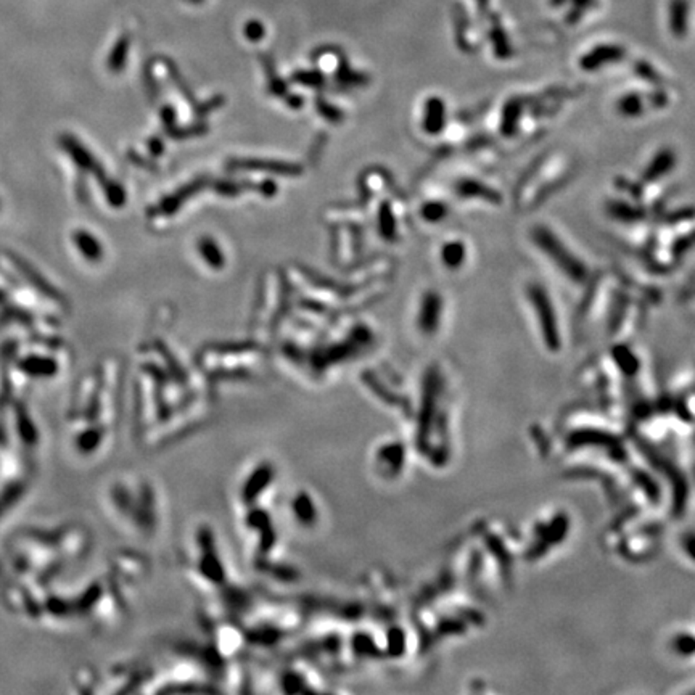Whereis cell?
Segmentation results:
<instances>
[{"instance_id":"1","label":"cell","mask_w":695,"mask_h":695,"mask_svg":"<svg viewBox=\"0 0 695 695\" xmlns=\"http://www.w3.org/2000/svg\"><path fill=\"white\" fill-rule=\"evenodd\" d=\"M533 240L538 245V248L544 251L550 261H554L562 272L568 275L571 280L581 282L586 277V274H588L586 266L580 259H576V256L568 248H565V245L544 225H538L533 230Z\"/></svg>"},{"instance_id":"4","label":"cell","mask_w":695,"mask_h":695,"mask_svg":"<svg viewBox=\"0 0 695 695\" xmlns=\"http://www.w3.org/2000/svg\"><path fill=\"white\" fill-rule=\"evenodd\" d=\"M440 315H441V298L440 295L435 292H428L425 295L422 302V311H420V327L423 332H433L436 328V325L440 324Z\"/></svg>"},{"instance_id":"3","label":"cell","mask_w":695,"mask_h":695,"mask_svg":"<svg viewBox=\"0 0 695 695\" xmlns=\"http://www.w3.org/2000/svg\"><path fill=\"white\" fill-rule=\"evenodd\" d=\"M624 50L617 46H600L591 50L588 55L581 58V68L586 71H597L600 68L607 66L609 63L621 60Z\"/></svg>"},{"instance_id":"9","label":"cell","mask_w":695,"mask_h":695,"mask_svg":"<svg viewBox=\"0 0 695 695\" xmlns=\"http://www.w3.org/2000/svg\"><path fill=\"white\" fill-rule=\"evenodd\" d=\"M465 254H467V250H465V245H463L462 241H450V243H446V246L441 251L443 261H445V264L451 269L461 268V266L463 264V261H465Z\"/></svg>"},{"instance_id":"11","label":"cell","mask_w":695,"mask_h":695,"mask_svg":"<svg viewBox=\"0 0 695 695\" xmlns=\"http://www.w3.org/2000/svg\"><path fill=\"white\" fill-rule=\"evenodd\" d=\"M200 251L211 266H214V268L223 266V263H224L223 253H221V250L218 248V246H216V243L211 239H201Z\"/></svg>"},{"instance_id":"10","label":"cell","mask_w":695,"mask_h":695,"mask_svg":"<svg viewBox=\"0 0 695 695\" xmlns=\"http://www.w3.org/2000/svg\"><path fill=\"white\" fill-rule=\"evenodd\" d=\"M644 110V102L638 93H626L624 97L620 98L618 111L624 118H636L639 116Z\"/></svg>"},{"instance_id":"2","label":"cell","mask_w":695,"mask_h":695,"mask_svg":"<svg viewBox=\"0 0 695 695\" xmlns=\"http://www.w3.org/2000/svg\"><path fill=\"white\" fill-rule=\"evenodd\" d=\"M526 293H528L530 302L533 304L536 315H538L539 325L542 327V333H544L547 344L557 346V344H559V330H557L555 311L550 303L549 293L546 292L544 287H541L538 284L528 285Z\"/></svg>"},{"instance_id":"7","label":"cell","mask_w":695,"mask_h":695,"mask_svg":"<svg viewBox=\"0 0 695 695\" xmlns=\"http://www.w3.org/2000/svg\"><path fill=\"white\" fill-rule=\"evenodd\" d=\"M689 8L686 0H673L671 13H669V26L676 37H681L687 31Z\"/></svg>"},{"instance_id":"12","label":"cell","mask_w":695,"mask_h":695,"mask_svg":"<svg viewBox=\"0 0 695 695\" xmlns=\"http://www.w3.org/2000/svg\"><path fill=\"white\" fill-rule=\"evenodd\" d=\"M446 206L443 203H428L425 208H423V218L427 221H441L446 214Z\"/></svg>"},{"instance_id":"6","label":"cell","mask_w":695,"mask_h":695,"mask_svg":"<svg viewBox=\"0 0 695 695\" xmlns=\"http://www.w3.org/2000/svg\"><path fill=\"white\" fill-rule=\"evenodd\" d=\"M445 102L438 97L428 98L425 118H423V127L430 134H438L445 126Z\"/></svg>"},{"instance_id":"5","label":"cell","mask_w":695,"mask_h":695,"mask_svg":"<svg viewBox=\"0 0 695 695\" xmlns=\"http://www.w3.org/2000/svg\"><path fill=\"white\" fill-rule=\"evenodd\" d=\"M674 165H676V155H674V151L671 149L660 150L658 154L652 158V161L647 165V169L644 171V177L647 180L660 179V177L671 172Z\"/></svg>"},{"instance_id":"13","label":"cell","mask_w":695,"mask_h":695,"mask_svg":"<svg viewBox=\"0 0 695 695\" xmlns=\"http://www.w3.org/2000/svg\"><path fill=\"white\" fill-rule=\"evenodd\" d=\"M610 211H612L613 216H617V218H624L626 221L634 219L636 214H638L631 206L623 203H615L612 208H610Z\"/></svg>"},{"instance_id":"8","label":"cell","mask_w":695,"mask_h":695,"mask_svg":"<svg viewBox=\"0 0 695 695\" xmlns=\"http://www.w3.org/2000/svg\"><path fill=\"white\" fill-rule=\"evenodd\" d=\"M457 192H459L461 196H473V198H483V200H490V201H499V195L496 194L494 190H491L490 187H486L481 182H473V180H463L457 187Z\"/></svg>"}]
</instances>
